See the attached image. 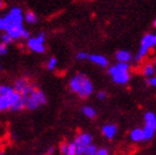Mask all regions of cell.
Wrapping results in <instances>:
<instances>
[{
	"label": "cell",
	"mask_w": 156,
	"mask_h": 155,
	"mask_svg": "<svg viewBox=\"0 0 156 155\" xmlns=\"http://www.w3.org/2000/svg\"><path fill=\"white\" fill-rule=\"evenodd\" d=\"M20 94L26 103V106L29 110H36L39 106L44 105L47 103V98H45L44 93L38 87L33 85L32 83L24 88L20 92Z\"/></svg>",
	"instance_id": "6da1fadb"
},
{
	"label": "cell",
	"mask_w": 156,
	"mask_h": 155,
	"mask_svg": "<svg viewBox=\"0 0 156 155\" xmlns=\"http://www.w3.org/2000/svg\"><path fill=\"white\" fill-rule=\"evenodd\" d=\"M70 89L76 93L81 99H87L93 92V84L91 80L83 73H76L70 80Z\"/></svg>",
	"instance_id": "7a4b0ae2"
},
{
	"label": "cell",
	"mask_w": 156,
	"mask_h": 155,
	"mask_svg": "<svg viewBox=\"0 0 156 155\" xmlns=\"http://www.w3.org/2000/svg\"><path fill=\"white\" fill-rule=\"evenodd\" d=\"M5 23H6V33L9 34L12 39H20L22 38V33H23L24 29L22 26V22H15L9 19L8 16H6L5 18Z\"/></svg>",
	"instance_id": "3957f363"
},
{
	"label": "cell",
	"mask_w": 156,
	"mask_h": 155,
	"mask_svg": "<svg viewBox=\"0 0 156 155\" xmlns=\"http://www.w3.org/2000/svg\"><path fill=\"white\" fill-rule=\"evenodd\" d=\"M74 143L76 145V153L78 155H83L85 150L92 144V135L89 133H80L75 137Z\"/></svg>",
	"instance_id": "277c9868"
},
{
	"label": "cell",
	"mask_w": 156,
	"mask_h": 155,
	"mask_svg": "<svg viewBox=\"0 0 156 155\" xmlns=\"http://www.w3.org/2000/svg\"><path fill=\"white\" fill-rule=\"evenodd\" d=\"M44 33H40L39 36L36 38H31L28 40V47L34 52L38 53H42L44 52Z\"/></svg>",
	"instance_id": "5b68a950"
},
{
	"label": "cell",
	"mask_w": 156,
	"mask_h": 155,
	"mask_svg": "<svg viewBox=\"0 0 156 155\" xmlns=\"http://www.w3.org/2000/svg\"><path fill=\"white\" fill-rule=\"evenodd\" d=\"M156 47V34H152V33H147L143 37L141 41V48L145 49V50H150L151 48Z\"/></svg>",
	"instance_id": "8992f818"
},
{
	"label": "cell",
	"mask_w": 156,
	"mask_h": 155,
	"mask_svg": "<svg viewBox=\"0 0 156 155\" xmlns=\"http://www.w3.org/2000/svg\"><path fill=\"white\" fill-rule=\"evenodd\" d=\"M129 67L127 63H123V62H117L114 66L110 67L108 69V73L113 77L115 74H119V73H123V72H129Z\"/></svg>",
	"instance_id": "52a82bcc"
},
{
	"label": "cell",
	"mask_w": 156,
	"mask_h": 155,
	"mask_svg": "<svg viewBox=\"0 0 156 155\" xmlns=\"http://www.w3.org/2000/svg\"><path fill=\"white\" fill-rule=\"evenodd\" d=\"M144 121L145 128H151V130L156 132V115L153 112H147L144 115Z\"/></svg>",
	"instance_id": "ba28073f"
},
{
	"label": "cell",
	"mask_w": 156,
	"mask_h": 155,
	"mask_svg": "<svg viewBox=\"0 0 156 155\" xmlns=\"http://www.w3.org/2000/svg\"><path fill=\"white\" fill-rule=\"evenodd\" d=\"M117 132V126L115 124H106L102 128V133L106 139L111 140L116 135Z\"/></svg>",
	"instance_id": "9c48e42d"
},
{
	"label": "cell",
	"mask_w": 156,
	"mask_h": 155,
	"mask_svg": "<svg viewBox=\"0 0 156 155\" xmlns=\"http://www.w3.org/2000/svg\"><path fill=\"white\" fill-rule=\"evenodd\" d=\"M8 17L11 21L15 22H22L23 20V16H22V10L20 8H12L8 13Z\"/></svg>",
	"instance_id": "30bf717a"
},
{
	"label": "cell",
	"mask_w": 156,
	"mask_h": 155,
	"mask_svg": "<svg viewBox=\"0 0 156 155\" xmlns=\"http://www.w3.org/2000/svg\"><path fill=\"white\" fill-rule=\"evenodd\" d=\"M89 60L100 67H106L108 64V60L104 56H101V54H90Z\"/></svg>",
	"instance_id": "8fae6325"
},
{
	"label": "cell",
	"mask_w": 156,
	"mask_h": 155,
	"mask_svg": "<svg viewBox=\"0 0 156 155\" xmlns=\"http://www.w3.org/2000/svg\"><path fill=\"white\" fill-rule=\"evenodd\" d=\"M115 58L119 62H123V63H129L131 60H132V54L129 51L126 50H120L117 51L116 54H115Z\"/></svg>",
	"instance_id": "7c38bea8"
},
{
	"label": "cell",
	"mask_w": 156,
	"mask_h": 155,
	"mask_svg": "<svg viewBox=\"0 0 156 155\" xmlns=\"http://www.w3.org/2000/svg\"><path fill=\"white\" fill-rule=\"evenodd\" d=\"M129 137H131V140L133 142H142V141H145L143 128H134V130H132L131 133H129Z\"/></svg>",
	"instance_id": "4fadbf2b"
},
{
	"label": "cell",
	"mask_w": 156,
	"mask_h": 155,
	"mask_svg": "<svg viewBox=\"0 0 156 155\" xmlns=\"http://www.w3.org/2000/svg\"><path fill=\"white\" fill-rule=\"evenodd\" d=\"M113 82L117 84H125L129 81V72H123V73H119L112 77Z\"/></svg>",
	"instance_id": "5bb4252c"
},
{
	"label": "cell",
	"mask_w": 156,
	"mask_h": 155,
	"mask_svg": "<svg viewBox=\"0 0 156 155\" xmlns=\"http://www.w3.org/2000/svg\"><path fill=\"white\" fill-rule=\"evenodd\" d=\"M30 83H31V82L29 81V79H27V78H21V79H18V80L15 82L13 89H15L17 92L20 93L21 91L24 89V88L28 87V85H29Z\"/></svg>",
	"instance_id": "9a60e30c"
},
{
	"label": "cell",
	"mask_w": 156,
	"mask_h": 155,
	"mask_svg": "<svg viewBox=\"0 0 156 155\" xmlns=\"http://www.w3.org/2000/svg\"><path fill=\"white\" fill-rule=\"evenodd\" d=\"M82 113L89 119H94L96 116V111L92 106H83L82 107Z\"/></svg>",
	"instance_id": "2e32d148"
},
{
	"label": "cell",
	"mask_w": 156,
	"mask_h": 155,
	"mask_svg": "<svg viewBox=\"0 0 156 155\" xmlns=\"http://www.w3.org/2000/svg\"><path fill=\"white\" fill-rule=\"evenodd\" d=\"M143 73H144V75H146V77H152V75L155 73V68H154L153 64H151V63L145 64L144 69H143Z\"/></svg>",
	"instance_id": "e0dca14e"
},
{
	"label": "cell",
	"mask_w": 156,
	"mask_h": 155,
	"mask_svg": "<svg viewBox=\"0 0 156 155\" xmlns=\"http://www.w3.org/2000/svg\"><path fill=\"white\" fill-rule=\"evenodd\" d=\"M37 16L34 15V12L32 11H28L26 13V21H27L28 23H36L37 22Z\"/></svg>",
	"instance_id": "ac0fdd59"
},
{
	"label": "cell",
	"mask_w": 156,
	"mask_h": 155,
	"mask_svg": "<svg viewBox=\"0 0 156 155\" xmlns=\"http://www.w3.org/2000/svg\"><path fill=\"white\" fill-rule=\"evenodd\" d=\"M66 155H78V153H76V145H75L74 141L68 144V152H66Z\"/></svg>",
	"instance_id": "d6986e66"
},
{
	"label": "cell",
	"mask_w": 156,
	"mask_h": 155,
	"mask_svg": "<svg viewBox=\"0 0 156 155\" xmlns=\"http://www.w3.org/2000/svg\"><path fill=\"white\" fill-rule=\"evenodd\" d=\"M96 153H98L96 146L93 145V144H91V145L85 150V152H84L83 155H96Z\"/></svg>",
	"instance_id": "ffe728a7"
},
{
	"label": "cell",
	"mask_w": 156,
	"mask_h": 155,
	"mask_svg": "<svg viewBox=\"0 0 156 155\" xmlns=\"http://www.w3.org/2000/svg\"><path fill=\"white\" fill-rule=\"evenodd\" d=\"M57 63H58V61L54 57L50 58V60H49V62H48V69L49 70H53V69L57 67Z\"/></svg>",
	"instance_id": "44dd1931"
},
{
	"label": "cell",
	"mask_w": 156,
	"mask_h": 155,
	"mask_svg": "<svg viewBox=\"0 0 156 155\" xmlns=\"http://www.w3.org/2000/svg\"><path fill=\"white\" fill-rule=\"evenodd\" d=\"M12 40H13V39H12L9 34H7V33H5V34H2V36H1V41H2L3 43H6V45H8V43H11Z\"/></svg>",
	"instance_id": "7402d4cb"
},
{
	"label": "cell",
	"mask_w": 156,
	"mask_h": 155,
	"mask_svg": "<svg viewBox=\"0 0 156 155\" xmlns=\"http://www.w3.org/2000/svg\"><path fill=\"white\" fill-rule=\"evenodd\" d=\"M68 144L66 142H62L60 144V153L62 155H66V152H68Z\"/></svg>",
	"instance_id": "603a6c76"
},
{
	"label": "cell",
	"mask_w": 156,
	"mask_h": 155,
	"mask_svg": "<svg viewBox=\"0 0 156 155\" xmlns=\"http://www.w3.org/2000/svg\"><path fill=\"white\" fill-rule=\"evenodd\" d=\"M89 56H90V54H87V52H83V51H81V52H79V53H76V59H78V60H85V59H89Z\"/></svg>",
	"instance_id": "cb8c5ba5"
},
{
	"label": "cell",
	"mask_w": 156,
	"mask_h": 155,
	"mask_svg": "<svg viewBox=\"0 0 156 155\" xmlns=\"http://www.w3.org/2000/svg\"><path fill=\"white\" fill-rule=\"evenodd\" d=\"M146 83L150 85V87H156V77L148 78L146 80Z\"/></svg>",
	"instance_id": "d4e9b609"
},
{
	"label": "cell",
	"mask_w": 156,
	"mask_h": 155,
	"mask_svg": "<svg viewBox=\"0 0 156 155\" xmlns=\"http://www.w3.org/2000/svg\"><path fill=\"white\" fill-rule=\"evenodd\" d=\"M7 53V45L6 43H0V56H3V54Z\"/></svg>",
	"instance_id": "484cf974"
},
{
	"label": "cell",
	"mask_w": 156,
	"mask_h": 155,
	"mask_svg": "<svg viewBox=\"0 0 156 155\" xmlns=\"http://www.w3.org/2000/svg\"><path fill=\"white\" fill-rule=\"evenodd\" d=\"M96 96H98L99 100H104V99L106 98V92H104V91H100V92H98Z\"/></svg>",
	"instance_id": "4316f807"
},
{
	"label": "cell",
	"mask_w": 156,
	"mask_h": 155,
	"mask_svg": "<svg viewBox=\"0 0 156 155\" xmlns=\"http://www.w3.org/2000/svg\"><path fill=\"white\" fill-rule=\"evenodd\" d=\"M96 155H108V151L106 149H99Z\"/></svg>",
	"instance_id": "83f0119b"
},
{
	"label": "cell",
	"mask_w": 156,
	"mask_h": 155,
	"mask_svg": "<svg viewBox=\"0 0 156 155\" xmlns=\"http://www.w3.org/2000/svg\"><path fill=\"white\" fill-rule=\"evenodd\" d=\"M54 152H55V149H54L53 146H51V147H49V149L47 150V152H45V155H53Z\"/></svg>",
	"instance_id": "f1b7e54d"
},
{
	"label": "cell",
	"mask_w": 156,
	"mask_h": 155,
	"mask_svg": "<svg viewBox=\"0 0 156 155\" xmlns=\"http://www.w3.org/2000/svg\"><path fill=\"white\" fill-rule=\"evenodd\" d=\"M0 30H6V23L3 18H0Z\"/></svg>",
	"instance_id": "f546056e"
},
{
	"label": "cell",
	"mask_w": 156,
	"mask_h": 155,
	"mask_svg": "<svg viewBox=\"0 0 156 155\" xmlns=\"http://www.w3.org/2000/svg\"><path fill=\"white\" fill-rule=\"evenodd\" d=\"M22 38H29V32H28V31H26V30H24L23 31V33H22Z\"/></svg>",
	"instance_id": "4dcf8cb0"
},
{
	"label": "cell",
	"mask_w": 156,
	"mask_h": 155,
	"mask_svg": "<svg viewBox=\"0 0 156 155\" xmlns=\"http://www.w3.org/2000/svg\"><path fill=\"white\" fill-rule=\"evenodd\" d=\"M3 7H5V2H3V1H1V0H0V9H2Z\"/></svg>",
	"instance_id": "1f68e13d"
},
{
	"label": "cell",
	"mask_w": 156,
	"mask_h": 155,
	"mask_svg": "<svg viewBox=\"0 0 156 155\" xmlns=\"http://www.w3.org/2000/svg\"><path fill=\"white\" fill-rule=\"evenodd\" d=\"M154 28H155V29H156V19H155V20H154Z\"/></svg>",
	"instance_id": "d6a6232c"
},
{
	"label": "cell",
	"mask_w": 156,
	"mask_h": 155,
	"mask_svg": "<svg viewBox=\"0 0 156 155\" xmlns=\"http://www.w3.org/2000/svg\"><path fill=\"white\" fill-rule=\"evenodd\" d=\"M154 64H155V66H156V59L154 60Z\"/></svg>",
	"instance_id": "836d02e7"
},
{
	"label": "cell",
	"mask_w": 156,
	"mask_h": 155,
	"mask_svg": "<svg viewBox=\"0 0 156 155\" xmlns=\"http://www.w3.org/2000/svg\"><path fill=\"white\" fill-rule=\"evenodd\" d=\"M0 155H5V154H3V153H0Z\"/></svg>",
	"instance_id": "e575fe53"
}]
</instances>
